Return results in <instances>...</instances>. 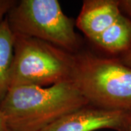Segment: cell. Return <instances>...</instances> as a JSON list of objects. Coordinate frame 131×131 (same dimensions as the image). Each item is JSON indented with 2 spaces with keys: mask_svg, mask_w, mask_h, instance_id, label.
I'll use <instances>...</instances> for the list:
<instances>
[{
  "mask_svg": "<svg viewBox=\"0 0 131 131\" xmlns=\"http://www.w3.org/2000/svg\"><path fill=\"white\" fill-rule=\"evenodd\" d=\"M15 39L14 32L5 18L0 24V103L10 88Z\"/></svg>",
  "mask_w": 131,
  "mask_h": 131,
  "instance_id": "obj_8",
  "label": "cell"
},
{
  "mask_svg": "<svg viewBox=\"0 0 131 131\" xmlns=\"http://www.w3.org/2000/svg\"><path fill=\"white\" fill-rule=\"evenodd\" d=\"M118 58L120 60L123 64H125L131 69V47L129 50H127L125 53L120 56Z\"/></svg>",
  "mask_w": 131,
  "mask_h": 131,
  "instance_id": "obj_11",
  "label": "cell"
},
{
  "mask_svg": "<svg viewBox=\"0 0 131 131\" xmlns=\"http://www.w3.org/2000/svg\"><path fill=\"white\" fill-rule=\"evenodd\" d=\"M15 36L10 88L49 87L71 81L75 53L36 38Z\"/></svg>",
  "mask_w": 131,
  "mask_h": 131,
  "instance_id": "obj_3",
  "label": "cell"
},
{
  "mask_svg": "<svg viewBox=\"0 0 131 131\" xmlns=\"http://www.w3.org/2000/svg\"><path fill=\"white\" fill-rule=\"evenodd\" d=\"M71 81L90 104L131 111V69L118 58L80 50L74 54Z\"/></svg>",
  "mask_w": 131,
  "mask_h": 131,
  "instance_id": "obj_2",
  "label": "cell"
},
{
  "mask_svg": "<svg viewBox=\"0 0 131 131\" xmlns=\"http://www.w3.org/2000/svg\"><path fill=\"white\" fill-rule=\"evenodd\" d=\"M6 18L13 31L36 38L71 53L81 50L82 39L75 31V20L63 12L57 0H21Z\"/></svg>",
  "mask_w": 131,
  "mask_h": 131,
  "instance_id": "obj_4",
  "label": "cell"
},
{
  "mask_svg": "<svg viewBox=\"0 0 131 131\" xmlns=\"http://www.w3.org/2000/svg\"><path fill=\"white\" fill-rule=\"evenodd\" d=\"M0 131H10L4 114L0 110Z\"/></svg>",
  "mask_w": 131,
  "mask_h": 131,
  "instance_id": "obj_12",
  "label": "cell"
},
{
  "mask_svg": "<svg viewBox=\"0 0 131 131\" xmlns=\"http://www.w3.org/2000/svg\"><path fill=\"white\" fill-rule=\"evenodd\" d=\"M17 2L15 0H0V24L6 18L8 13Z\"/></svg>",
  "mask_w": 131,
  "mask_h": 131,
  "instance_id": "obj_9",
  "label": "cell"
},
{
  "mask_svg": "<svg viewBox=\"0 0 131 131\" xmlns=\"http://www.w3.org/2000/svg\"><path fill=\"white\" fill-rule=\"evenodd\" d=\"M93 42L111 57L119 58L131 47V20L122 13Z\"/></svg>",
  "mask_w": 131,
  "mask_h": 131,
  "instance_id": "obj_7",
  "label": "cell"
},
{
  "mask_svg": "<svg viewBox=\"0 0 131 131\" xmlns=\"http://www.w3.org/2000/svg\"><path fill=\"white\" fill-rule=\"evenodd\" d=\"M119 7L122 14L131 20V0H119Z\"/></svg>",
  "mask_w": 131,
  "mask_h": 131,
  "instance_id": "obj_10",
  "label": "cell"
},
{
  "mask_svg": "<svg viewBox=\"0 0 131 131\" xmlns=\"http://www.w3.org/2000/svg\"><path fill=\"white\" fill-rule=\"evenodd\" d=\"M71 81L49 86H13L0 103L10 131H41L88 104Z\"/></svg>",
  "mask_w": 131,
  "mask_h": 131,
  "instance_id": "obj_1",
  "label": "cell"
},
{
  "mask_svg": "<svg viewBox=\"0 0 131 131\" xmlns=\"http://www.w3.org/2000/svg\"><path fill=\"white\" fill-rule=\"evenodd\" d=\"M121 15L119 0H84L75 25L93 42Z\"/></svg>",
  "mask_w": 131,
  "mask_h": 131,
  "instance_id": "obj_6",
  "label": "cell"
},
{
  "mask_svg": "<svg viewBox=\"0 0 131 131\" xmlns=\"http://www.w3.org/2000/svg\"><path fill=\"white\" fill-rule=\"evenodd\" d=\"M131 131V111L111 110L87 104L41 131Z\"/></svg>",
  "mask_w": 131,
  "mask_h": 131,
  "instance_id": "obj_5",
  "label": "cell"
}]
</instances>
